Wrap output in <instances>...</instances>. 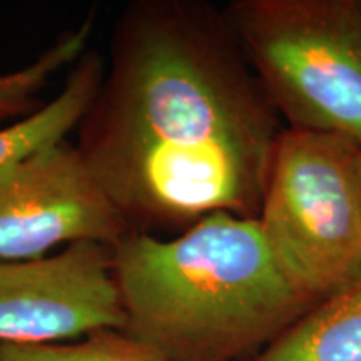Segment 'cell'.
Listing matches in <instances>:
<instances>
[{
  "label": "cell",
  "instance_id": "cell-1",
  "mask_svg": "<svg viewBox=\"0 0 361 361\" xmlns=\"http://www.w3.org/2000/svg\"><path fill=\"white\" fill-rule=\"evenodd\" d=\"M284 129L223 8L134 0L75 146L130 233L171 238L211 214L258 219Z\"/></svg>",
  "mask_w": 361,
  "mask_h": 361
},
{
  "label": "cell",
  "instance_id": "cell-7",
  "mask_svg": "<svg viewBox=\"0 0 361 361\" xmlns=\"http://www.w3.org/2000/svg\"><path fill=\"white\" fill-rule=\"evenodd\" d=\"M104 74L101 54L85 51L51 102H45L32 116L0 128V173L40 149L66 141L97 96Z\"/></svg>",
  "mask_w": 361,
  "mask_h": 361
},
{
  "label": "cell",
  "instance_id": "cell-5",
  "mask_svg": "<svg viewBox=\"0 0 361 361\" xmlns=\"http://www.w3.org/2000/svg\"><path fill=\"white\" fill-rule=\"evenodd\" d=\"M129 233L78 146L67 139L0 173V259H39L75 243L112 250Z\"/></svg>",
  "mask_w": 361,
  "mask_h": 361
},
{
  "label": "cell",
  "instance_id": "cell-4",
  "mask_svg": "<svg viewBox=\"0 0 361 361\" xmlns=\"http://www.w3.org/2000/svg\"><path fill=\"white\" fill-rule=\"evenodd\" d=\"M256 221L284 276L313 306L361 283V144L284 129Z\"/></svg>",
  "mask_w": 361,
  "mask_h": 361
},
{
  "label": "cell",
  "instance_id": "cell-8",
  "mask_svg": "<svg viewBox=\"0 0 361 361\" xmlns=\"http://www.w3.org/2000/svg\"><path fill=\"white\" fill-rule=\"evenodd\" d=\"M250 361H361V283L316 305Z\"/></svg>",
  "mask_w": 361,
  "mask_h": 361
},
{
  "label": "cell",
  "instance_id": "cell-10",
  "mask_svg": "<svg viewBox=\"0 0 361 361\" xmlns=\"http://www.w3.org/2000/svg\"><path fill=\"white\" fill-rule=\"evenodd\" d=\"M0 361H169L123 329L102 328L79 340L44 345H0Z\"/></svg>",
  "mask_w": 361,
  "mask_h": 361
},
{
  "label": "cell",
  "instance_id": "cell-9",
  "mask_svg": "<svg viewBox=\"0 0 361 361\" xmlns=\"http://www.w3.org/2000/svg\"><path fill=\"white\" fill-rule=\"evenodd\" d=\"M94 25L96 11H90L80 25L64 30L29 66L0 74V126L17 123L24 117L32 116L44 106L45 102L40 99V92L47 87L49 80L59 71L69 64H75L82 57Z\"/></svg>",
  "mask_w": 361,
  "mask_h": 361
},
{
  "label": "cell",
  "instance_id": "cell-2",
  "mask_svg": "<svg viewBox=\"0 0 361 361\" xmlns=\"http://www.w3.org/2000/svg\"><path fill=\"white\" fill-rule=\"evenodd\" d=\"M123 331L169 361H250L314 308L284 276L256 219L218 213L171 238L112 247Z\"/></svg>",
  "mask_w": 361,
  "mask_h": 361
},
{
  "label": "cell",
  "instance_id": "cell-3",
  "mask_svg": "<svg viewBox=\"0 0 361 361\" xmlns=\"http://www.w3.org/2000/svg\"><path fill=\"white\" fill-rule=\"evenodd\" d=\"M223 11L284 128L361 144V0H233Z\"/></svg>",
  "mask_w": 361,
  "mask_h": 361
},
{
  "label": "cell",
  "instance_id": "cell-6",
  "mask_svg": "<svg viewBox=\"0 0 361 361\" xmlns=\"http://www.w3.org/2000/svg\"><path fill=\"white\" fill-rule=\"evenodd\" d=\"M124 326L111 247L75 243L39 259H0V345L74 341Z\"/></svg>",
  "mask_w": 361,
  "mask_h": 361
}]
</instances>
